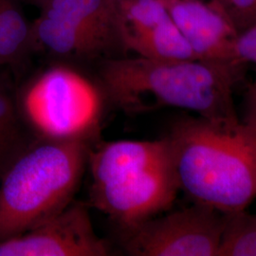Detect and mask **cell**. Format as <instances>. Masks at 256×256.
Here are the masks:
<instances>
[{"instance_id":"cell-1","label":"cell","mask_w":256,"mask_h":256,"mask_svg":"<svg viewBox=\"0 0 256 256\" xmlns=\"http://www.w3.org/2000/svg\"><path fill=\"white\" fill-rule=\"evenodd\" d=\"M178 188L194 203L232 212L256 198V128L239 118L184 117L167 136Z\"/></svg>"},{"instance_id":"cell-2","label":"cell","mask_w":256,"mask_h":256,"mask_svg":"<svg viewBox=\"0 0 256 256\" xmlns=\"http://www.w3.org/2000/svg\"><path fill=\"white\" fill-rule=\"evenodd\" d=\"M242 64L136 56L104 61L100 75L110 101L128 113L170 106L209 119H232L238 118L234 92Z\"/></svg>"},{"instance_id":"cell-3","label":"cell","mask_w":256,"mask_h":256,"mask_svg":"<svg viewBox=\"0 0 256 256\" xmlns=\"http://www.w3.org/2000/svg\"><path fill=\"white\" fill-rule=\"evenodd\" d=\"M88 160L92 204L126 230L167 210L180 191L166 137L108 142Z\"/></svg>"},{"instance_id":"cell-4","label":"cell","mask_w":256,"mask_h":256,"mask_svg":"<svg viewBox=\"0 0 256 256\" xmlns=\"http://www.w3.org/2000/svg\"><path fill=\"white\" fill-rule=\"evenodd\" d=\"M88 160L86 140H50L20 156L0 185V241L34 229L70 203Z\"/></svg>"},{"instance_id":"cell-5","label":"cell","mask_w":256,"mask_h":256,"mask_svg":"<svg viewBox=\"0 0 256 256\" xmlns=\"http://www.w3.org/2000/svg\"><path fill=\"white\" fill-rule=\"evenodd\" d=\"M23 110L37 132L50 140H86L99 124L102 98L82 74L57 66L28 88Z\"/></svg>"},{"instance_id":"cell-6","label":"cell","mask_w":256,"mask_h":256,"mask_svg":"<svg viewBox=\"0 0 256 256\" xmlns=\"http://www.w3.org/2000/svg\"><path fill=\"white\" fill-rule=\"evenodd\" d=\"M224 212L194 203L128 230L124 247L134 256H216Z\"/></svg>"},{"instance_id":"cell-7","label":"cell","mask_w":256,"mask_h":256,"mask_svg":"<svg viewBox=\"0 0 256 256\" xmlns=\"http://www.w3.org/2000/svg\"><path fill=\"white\" fill-rule=\"evenodd\" d=\"M108 244L93 229L81 204L64 210L34 229L0 241V256H104Z\"/></svg>"},{"instance_id":"cell-8","label":"cell","mask_w":256,"mask_h":256,"mask_svg":"<svg viewBox=\"0 0 256 256\" xmlns=\"http://www.w3.org/2000/svg\"><path fill=\"white\" fill-rule=\"evenodd\" d=\"M160 1L198 59L238 63L236 43L239 34L214 1Z\"/></svg>"},{"instance_id":"cell-9","label":"cell","mask_w":256,"mask_h":256,"mask_svg":"<svg viewBox=\"0 0 256 256\" xmlns=\"http://www.w3.org/2000/svg\"><path fill=\"white\" fill-rule=\"evenodd\" d=\"M32 30V38L56 54L94 57L116 48L88 28L46 10Z\"/></svg>"},{"instance_id":"cell-10","label":"cell","mask_w":256,"mask_h":256,"mask_svg":"<svg viewBox=\"0 0 256 256\" xmlns=\"http://www.w3.org/2000/svg\"><path fill=\"white\" fill-rule=\"evenodd\" d=\"M42 10L72 20L122 48L118 0H52Z\"/></svg>"},{"instance_id":"cell-11","label":"cell","mask_w":256,"mask_h":256,"mask_svg":"<svg viewBox=\"0 0 256 256\" xmlns=\"http://www.w3.org/2000/svg\"><path fill=\"white\" fill-rule=\"evenodd\" d=\"M122 46L138 56L153 60H200L171 18L146 30L124 37Z\"/></svg>"},{"instance_id":"cell-12","label":"cell","mask_w":256,"mask_h":256,"mask_svg":"<svg viewBox=\"0 0 256 256\" xmlns=\"http://www.w3.org/2000/svg\"><path fill=\"white\" fill-rule=\"evenodd\" d=\"M32 39V28L16 0H0V66L18 59Z\"/></svg>"},{"instance_id":"cell-13","label":"cell","mask_w":256,"mask_h":256,"mask_svg":"<svg viewBox=\"0 0 256 256\" xmlns=\"http://www.w3.org/2000/svg\"><path fill=\"white\" fill-rule=\"evenodd\" d=\"M216 256H256V214L224 212Z\"/></svg>"},{"instance_id":"cell-14","label":"cell","mask_w":256,"mask_h":256,"mask_svg":"<svg viewBox=\"0 0 256 256\" xmlns=\"http://www.w3.org/2000/svg\"><path fill=\"white\" fill-rule=\"evenodd\" d=\"M120 36L137 34L170 18L160 0H118Z\"/></svg>"},{"instance_id":"cell-15","label":"cell","mask_w":256,"mask_h":256,"mask_svg":"<svg viewBox=\"0 0 256 256\" xmlns=\"http://www.w3.org/2000/svg\"><path fill=\"white\" fill-rule=\"evenodd\" d=\"M238 34L256 25V0H214Z\"/></svg>"},{"instance_id":"cell-16","label":"cell","mask_w":256,"mask_h":256,"mask_svg":"<svg viewBox=\"0 0 256 256\" xmlns=\"http://www.w3.org/2000/svg\"><path fill=\"white\" fill-rule=\"evenodd\" d=\"M236 59L241 64H256V25L238 34L236 43Z\"/></svg>"},{"instance_id":"cell-17","label":"cell","mask_w":256,"mask_h":256,"mask_svg":"<svg viewBox=\"0 0 256 256\" xmlns=\"http://www.w3.org/2000/svg\"><path fill=\"white\" fill-rule=\"evenodd\" d=\"M242 122L256 128V77L248 88L244 100V116Z\"/></svg>"},{"instance_id":"cell-18","label":"cell","mask_w":256,"mask_h":256,"mask_svg":"<svg viewBox=\"0 0 256 256\" xmlns=\"http://www.w3.org/2000/svg\"><path fill=\"white\" fill-rule=\"evenodd\" d=\"M10 146L12 144H10L8 142H4V140H2L0 138V164H2L3 160L6 158V156H7L6 154H7V152H8Z\"/></svg>"},{"instance_id":"cell-19","label":"cell","mask_w":256,"mask_h":256,"mask_svg":"<svg viewBox=\"0 0 256 256\" xmlns=\"http://www.w3.org/2000/svg\"><path fill=\"white\" fill-rule=\"evenodd\" d=\"M26 1L32 3V4H34V5H36V6L40 7V8H43L44 6H46V4L50 1H52V0H26Z\"/></svg>"}]
</instances>
